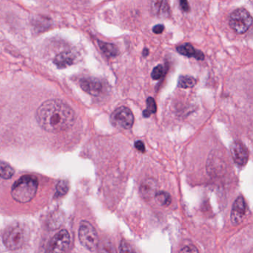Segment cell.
Listing matches in <instances>:
<instances>
[{
  "label": "cell",
  "mask_w": 253,
  "mask_h": 253,
  "mask_svg": "<svg viewBox=\"0 0 253 253\" xmlns=\"http://www.w3.org/2000/svg\"><path fill=\"white\" fill-rule=\"evenodd\" d=\"M37 123L44 131L58 133L74 126L76 114L71 106L60 100H49L37 111Z\"/></svg>",
  "instance_id": "obj_1"
},
{
  "label": "cell",
  "mask_w": 253,
  "mask_h": 253,
  "mask_svg": "<svg viewBox=\"0 0 253 253\" xmlns=\"http://www.w3.org/2000/svg\"><path fill=\"white\" fill-rule=\"evenodd\" d=\"M38 189V180L31 175H25L19 178L13 185L11 196L16 202L28 203L34 197Z\"/></svg>",
  "instance_id": "obj_2"
},
{
  "label": "cell",
  "mask_w": 253,
  "mask_h": 253,
  "mask_svg": "<svg viewBox=\"0 0 253 253\" xmlns=\"http://www.w3.org/2000/svg\"><path fill=\"white\" fill-rule=\"evenodd\" d=\"M28 239L27 230L19 224L10 226L6 230L3 236V242L10 251H17L26 243Z\"/></svg>",
  "instance_id": "obj_3"
},
{
  "label": "cell",
  "mask_w": 253,
  "mask_h": 253,
  "mask_svg": "<svg viewBox=\"0 0 253 253\" xmlns=\"http://www.w3.org/2000/svg\"><path fill=\"white\" fill-rule=\"evenodd\" d=\"M253 18L245 8L233 10L229 18L230 28L237 34H245L252 26Z\"/></svg>",
  "instance_id": "obj_4"
},
{
  "label": "cell",
  "mask_w": 253,
  "mask_h": 253,
  "mask_svg": "<svg viewBox=\"0 0 253 253\" xmlns=\"http://www.w3.org/2000/svg\"><path fill=\"white\" fill-rule=\"evenodd\" d=\"M79 239L84 248L90 251H94L99 246L97 232L90 223L82 221L79 229Z\"/></svg>",
  "instance_id": "obj_5"
},
{
  "label": "cell",
  "mask_w": 253,
  "mask_h": 253,
  "mask_svg": "<svg viewBox=\"0 0 253 253\" xmlns=\"http://www.w3.org/2000/svg\"><path fill=\"white\" fill-rule=\"evenodd\" d=\"M113 126L118 129H129L134 123V116L129 108L121 106L117 108L111 116Z\"/></svg>",
  "instance_id": "obj_6"
},
{
  "label": "cell",
  "mask_w": 253,
  "mask_h": 253,
  "mask_svg": "<svg viewBox=\"0 0 253 253\" xmlns=\"http://www.w3.org/2000/svg\"><path fill=\"white\" fill-rule=\"evenodd\" d=\"M71 245V236L66 230H60L50 241L46 251L48 253H64Z\"/></svg>",
  "instance_id": "obj_7"
},
{
  "label": "cell",
  "mask_w": 253,
  "mask_h": 253,
  "mask_svg": "<svg viewBox=\"0 0 253 253\" xmlns=\"http://www.w3.org/2000/svg\"><path fill=\"white\" fill-rule=\"evenodd\" d=\"M80 83L82 89L92 96L98 97L103 93V82L99 79L93 77L83 78L80 80Z\"/></svg>",
  "instance_id": "obj_8"
},
{
  "label": "cell",
  "mask_w": 253,
  "mask_h": 253,
  "mask_svg": "<svg viewBox=\"0 0 253 253\" xmlns=\"http://www.w3.org/2000/svg\"><path fill=\"white\" fill-rule=\"evenodd\" d=\"M230 152L235 163L239 166H245L249 160V152L242 143H233L230 147Z\"/></svg>",
  "instance_id": "obj_9"
},
{
  "label": "cell",
  "mask_w": 253,
  "mask_h": 253,
  "mask_svg": "<svg viewBox=\"0 0 253 253\" xmlns=\"http://www.w3.org/2000/svg\"><path fill=\"white\" fill-rule=\"evenodd\" d=\"M246 210V202L242 196H239L233 203L231 215H230L232 223L235 225L240 224L245 218Z\"/></svg>",
  "instance_id": "obj_10"
},
{
  "label": "cell",
  "mask_w": 253,
  "mask_h": 253,
  "mask_svg": "<svg viewBox=\"0 0 253 253\" xmlns=\"http://www.w3.org/2000/svg\"><path fill=\"white\" fill-rule=\"evenodd\" d=\"M140 195L146 201L151 200L155 198L158 192V184L153 178H148L143 181L140 187Z\"/></svg>",
  "instance_id": "obj_11"
},
{
  "label": "cell",
  "mask_w": 253,
  "mask_h": 253,
  "mask_svg": "<svg viewBox=\"0 0 253 253\" xmlns=\"http://www.w3.org/2000/svg\"><path fill=\"white\" fill-rule=\"evenodd\" d=\"M151 10L153 14L161 19H166L170 15L168 0H153L151 4Z\"/></svg>",
  "instance_id": "obj_12"
},
{
  "label": "cell",
  "mask_w": 253,
  "mask_h": 253,
  "mask_svg": "<svg viewBox=\"0 0 253 253\" xmlns=\"http://www.w3.org/2000/svg\"><path fill=\"white\" fill-rule=\"evenodd\" d=\"M76 58H77V56L74 52L64 51L59 53L55 57L53 62L57 66V68H65L72 65L75 62Z\"/></svg>",
  "instance_id": "obj_13"
},
{
  "label": "cell",
  "mask_w": 253,
  "mask_h": 253,
  "mask_svg": "<svg viewBox=\"0 0 253 253\" xmlns=\"http://www.w3.org/2000/svg\"><path fill=\"white\" fill-rule=\"evenodd\" d=\"M177 51L183 56H186L187 57H193L198 59V60H203L205 59V54H204L203 52L199 50H196L192 45L189 44V43L177 48Z\"/></svg>",
  "instance_id": "obj_14"
},
{
  "label": "cell",
  "mask_w": 253,
  "mask_h": 253,
  "mask_svg": "<svg viewBox=\"0 0 253 253\" xmlns=\"http://www.w3.org/2000/svg\"><path fill=\"white\" fill-rule=\"evenodd\" d=\"M98 45H99L102 51L109 57H115V56H118L119 53H120L118 47L115 45L112 44V43H105V42L98 40Z\"/></svg>",
  "instance_id": "obj_15"
},
{
  "label": "cell",
  "mask_w": 253,
  "mask_h": 253,
  "mask_svg": "<svg viewBox=\"0 0 253 253\" xmlns=\"http://www.w3.org/2000/svg\"><path fill=\"white\" fill-rule=\"evenodd\" d=\"M14 173V169L8 163L0 160V178L3 179H10Z\"/></svg>",
  "instance_id": "obj_16"
},
{
  "label": "cell",
  "mask_w": 253,
  "mask_h": 253,
  "mask_svg": "<svg viewBox=\"0 0 253 253\" xmlns=\"http://www.w3.org/2000/svg\"><path fill=\"white\" fill-rule=\"evenodd\" d=\"M196 79L191 76H181L178 78V86L182 89H190L196 86Z\"/></svg>",
  "instance_id": "obj_17"
},
{
  "label": "cell",
  "mask_w": 253,
  "mask_h": 253,
  "mask_svg": "<svg viewBox=\"0 0 253 253\" xmlns=\"http://www.w3.org/2000/svg\"><path fill=\"white\" fill-rule=\"evenodd\" d=\"M156 201L159 204L163 206H168L172 202V199H171L170 195L166 192L159 191L156 193L155 196Z\"/></svg>",
  "instance_id": "obj_18"
},
{
  "label": "cell",
  "mask_w": 253,
  "mask_h": 253,
  "mask_svg": "<svg viewBox=\"0 0 253 253\" xmlns=\"http://www.w3.org/2000/svg\"><path fill=\"white\" fill-rule=\"evenodd\" d=\"M69 190V185L68 183L65 181H61L58 183L56 186V193H55V198H60L65 196Z\"/></svg>",
  "instance_id": "obj_19"
},
{
  "label": "cell",
  "mask_w": 253,
  "mask_h": 253,
  "mask_svg": "<svg viewBox=\"0 0 253 253\" xmlns=\"http://www.w3.org/2000/svg\"><path fill=\"white\" fill-rule=\"evenodd\" d=\"M157 107L155 102V100L152 98H149L147 101V108L143 112V116L144 117H149L151 114L156 113Z\"/></svg>",
  "instance_id": "obj_20"
},
{
  "label": "cell",
  "mask_w": 253,
  "mask_h": 253,
  "mask_svg": "<svg viewBox=\"0 0 253 253\" xmlns=\"http://www.w3.org/2000/svg\"><path fill=\"white\" fill-rule=\"evenodd\" d=\"M165 74V69L163 65H159L154 68V69L152 71L151 77L153 80H160L161 78L164 77Z\"/></svg>",
  "instance_id": "obj_21"
},
{
  "label": "cell",
  "mask_w": 253,
  "mask_h": 253,
  "mask_svg": "<svg viewBox=\"0 0 253 253\" xmlns=\"http://www.w3.org/2000/svg\"><path fill=\"white\" fill-rule=\"evenodd\" d=\"M180 5H181V9L184 12H189L190 10V4H189L187 0H179Z\"/></svg>",
  "instance_id": "obj_22"
},
{
  "label": "cell",
  "mask_w": 253,
  "mask_h": 253,
  "mask_svg": "<svg viewBox=\"0 0 253 253\" xmlns=\"http://www.w3.org/2000/svg\"><path fill=\"white\" fill-rule=\"evenodd\" d=\"M120 251L121 252H132V250L131 249L130 247L126 242L123 241L120 245Z\"/></svg>",
  "instance_id": "obj_23"
},
{
  "label": "cell",
  "mask_w": 253,
  "mask_h": 253,
  "mask_svg": "<svg viewBox=\"0 0 253 253\" xmlns=\"http://www.w3.org/2000/svg\"><path fill=\"white\" fill-rule=\"evenodd\" d=\"M164 30H165V26H164L163 25H161V24H159V25H155L153 28V32L156 34H162V33L164 31Z\"/></svg>",
  "instance_id": "obj_24"
},
{
  "label": "cell",
  "mask_w": 253,
  "mask_h": 253,
  "mask_svg": "<svg viewBox=\"0 0 253 253\" xmlns=\"http://www.w3.org/2000/svg\"><path fill=\"white\" fill-rule=\"evenodd\" d=\"M135 147L136 150L141 152H145V147H144V143H143L142 141H136L135 144Z\"/></svg>",
  "instance_id": "obj_25"
},
{
  "label": "cell",
  "mask_w": 253,
  "mask_h": 253,
  "mask_svg": "<svg viewBox=\"0 0 253 253\" xmlns=\"http://www.w3.org/2000/svg\"><path fill=\"white\" fill-rule=\"evenodd\" d=\"M181 252L182 253H197L198 250L196 249L195 247L193 246H188L185 247L184 249L181 250Z\"/></svg>",
  "instance_id": "obj_26"
},
{
  "label": "cell",
  "mask_w": 253,
  "mask_h": 253,
  "mask_svg": "<svg viewBox=\"0 0 253 253\" xmlns=\"http://www.w3.org/2000/svg\"><path fill=\"white\" fill-rule=\"evenodd\" d=\"M149 54V50L147 49H144V51H143V55L144 56H147V55Z\"/></svg>",
  "instance_id": "obj_27"
}]
</instances>
